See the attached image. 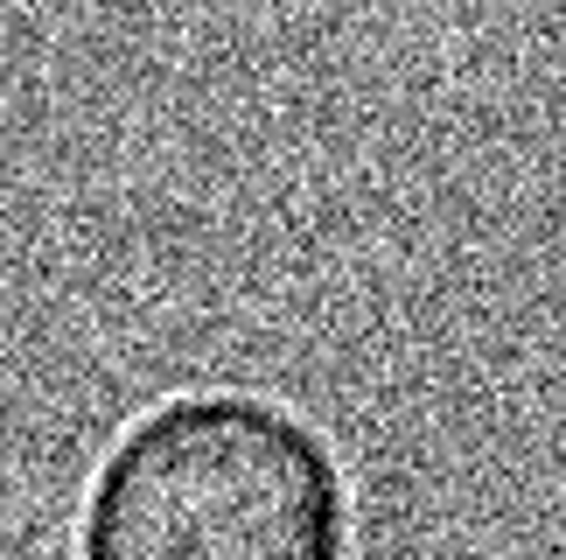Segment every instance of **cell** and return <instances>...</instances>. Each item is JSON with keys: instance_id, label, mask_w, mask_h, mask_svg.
Segmentation results:
<instances>
[{"instance_id": "6da1fadb", "label": "cell", "mask_w": 566, "mask_h": 560, "mask_svg": "<svg viewBox=\"0 0 566 560\" xmlns=\"http://www.w3.org/2000/svg\"><path fill=\"white\" fill-rule=\"evenodd\" d=\"M350 477L301 414L189 393L119 435L84 498L77 560H343Z\"/></svg>"}]
</instances>
